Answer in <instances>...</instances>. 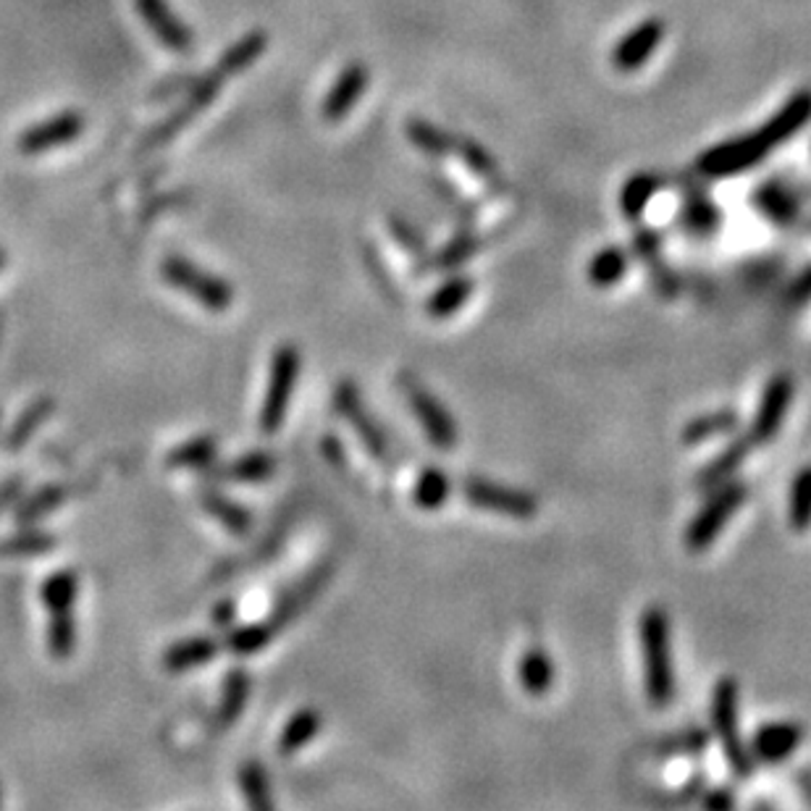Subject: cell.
Here are the masks:
<instances>
[{"label": "cell", "instance_id": "7c38bea8", "mask_svg": "<svg viewBox=\"0 0 811 811\" xmlns=\"http://www.w3.org/2000/svg\"><path fill=\"white\" fill-rule=\"evenodd\" d=\"M137 13L148 24V29L156 34L160 46H166L174 53H189L195 46L192 29L174 13L168 0H135Z\"/></svg>", "mask_w": 811, "mask_h": 811}, {"label": "cell", "instance_id": "d590c367", "mask_svg": "<svg viewBox=\"0 0 811 811\" xmlns=\"http://www.w3.org/2000/svg\"><path fill=\"white\" fill-rule=\"evenodd\" d=\"M274 639H276V631L268 625V620H266V623H258V625L234 627V631L226 635V649L239 656H250V654L263 652V649H266Z\"/></svg>", "mask_w": 811, "mask_h": 811}, {"label": "cell", "instance_id": "bcb514c9", "mask_svg": "<svg viewBox=\"0 0 811 811\" xmlns=\"http://www.w3.org/2000/svg\"><path fill=\"white\" fill-rule=\"evenodd\" d=\"M704 807H709V809H730V807H735V799H733V793L725 791V788H714V791H709L704 795Z\"/></svg>", "mask_w": 811, "mask_h": 811}, {"label": "cell", "instance_id": "277c9868", "mask_svg": "<svg viewBox=\"0 0 811 811\" xmlns=\"http://www.w3.org/2000/svg\"><path fill=\"white\" fill-rule=\"evenodd\" d=\"M303 370V355L295 345H281L270 357V374L266 397L260 405V431L263 434H276L287 421V413L295 399V389Z\"/></svg>", "mask_w": 811, "mask_h": 811}, {"label": "cell", "instance_id": "3957f363", "mask_svg": "<svg viewBox=\"0 0 811 811\" xmlns=\"http://www.w3.org/2000/svg\"><path fill=\"white\" fill-rule=\"evenodd\" d=\"M712 728L722 756L735 780H749L754 774V756L741 735V685L735 678H722L712 693Z\"/></svg>", "mask_w": 811, "mask_h": 811}, {"label": "cell", "instance_id": "5b68a950", "mask_svg": "<svg viewBox=\"0 0 811 811\" xmlns=\"http://www.w3.org/2000/svg\"><path fill=\"white\" fill-rule=\"evenodd\" d=\"M749 496V486L743 481H728V484L718 486L712 496H706V502L701 504V510L693 515V521L685 528L683 544L685 550L691 552H704L718 541L722 528L730 523L738 510L743 507Z\"/></svg>", "mask_w": 811, "mask_h": 811}, {"label": "cell", "instance_id": "4fadbf2b", "mask_svg": "<svg viewBox=\"0 0 811 811\" xmlns=\"http://www.w3.org/2000/svg\"><path fill=\"white\" fill-rule=\"evenodd\" d=\"M85 127L87 121L82 113L63 111L53 116V119L29 127L24 135L19 137V150L24 152V156H38V152L63 148V145L75 142L85 131Z\"/></svg>", "mask_w": 811, "mask_h": 811}, {"label": "cell", "instance_id": "7dc6e473", "mask_svg": "<svg viewBox=\"0 0 811 811\" xmlns=\"http://www.w3.org/2000/svg\"><path fill=\"white\" fill-rule=\"evenodd\" d=\"M791 299L793 303H807V299H811V268L803 270V274L799 276V281L793 284Z\"/></svg>", "mask_w": 811, "mask_h": 811}, {"label": "cell", "instance_id": "d6986e66", "mask_svg": "<svg viewBox=\"0 0 811 811\" xmlns=\"http://www.w3.org/2000/svg\"><path fill=\"white\" fill-rule=\"evenodd\" d=\"M218 649H221V644H218L216 639H210V635H195V639H187V641H177L174 646L166 649L164 654V667L168 672H192L197 667H206L208 662L216 660Z\"/></svg>", "mask_w": 811, "mask_h": 811}, {"label": "cell", "instance_id": "9a60e30c", "mask_svg": "<svg viewBox=\"0 0 811 811\" xmlns=\"http://www.w3.org/2000/svg\"><path fill=\"white\" fill-rule=\"evenodd\" d=\"M224 82H226V77H224L221 71H218V69L210 71L208 77H202L200 82L195 85V90L189 92L187 103L181 106L179 111L171 116V119H168L166 123H160V127H158L156 131H152V135H150V145H160V142H166L168 137H174V135H177L179 129H185L187 123L192 121V116H195L197 111H202V108H208L210 103H214L216 95H218V90H221V85H224Z\"/></svg>", "mask_w": 811, "mask_h": 811}, {"label": "cell", "instance_id": "f35d334b", "mask_svg": "<svg viewBox=\"0 0 811 811\" xmlns=\"http://www.w3.org/2000/svg\"><path fill=\"white\" fill-rule=\"evenodd\" d=\"M56 546V538L46 531H21L17 536H6L0 541V554H42Z\"/></svg>", "mask_w": 811, "mask_h": 811}, {"label": "cell", "instance_id": "f6af8a7d", "mask_svg": "<svg viewBox=\"0 0 811 811\" xmlns=\"http://www.w3.org/2000/svg\"><path fill=\"white\" fill-rule=\"evenodd\" d=\"M392 231L397 234V237L402 239V247H405L407 253H413L415 258H421V255H423V243H421L418 234H413V229H407V226L402 224V221H394L392 224Z\"/></svg>", "mask_w": 811, "mask_h": 811}, {"label": "cell", "instance_id": "ba28073f", "mask_svg": "<svg viewBox=\"0 0 811 811\" xmlns=\"http://www.w3.org/2000/svg\"><path fill=\"white\" fill-rule=\"evenodd\" d=\"M463 494L467 504H473V507L515 517V521H531L538 513V500L531 492L507 484H496V481L488 478H467L463 484Z\"/></svg>", "mask_w": 811, "mask_h": 811}, {"label": "cell", "instance_id": "e0dca14e", "mask_svg": "<svg viewBox=\"0 0 811 811\" xmlns=\"http://www.w3.org/2000/svg\"><path fill=\"white\" fill-rule=\"evenodd\" d=\"M664 34V24L660 19H649L644 24H639L633 29L627 38L620 40V46L612 53V63L620 71H635L639 66H644L652 53L656 50V46L662 42Z\"/></svg>", "mask_w": 811, "mask_h": 811}, {"label": "cell", "instance_id": "f546056e", "mask_svg": "<svg viewBox=\"0 0 811 811\" xmlns=\"http://www.w3.org/2000/svg\"><path fill=\"white\" fill-rule=\"evenodd\" d=\"M56 411V399L53 397H40L34 399L32 405L27 407L24 413L19 415L17 423H13L9 436H6V447L9 449H21L24 444L32 438V434H38V428L46 423L50 415Z\"/></svg>", "mask_w": 811, "mask_h": 811}, {"label": "cell", "instance_id": "ab89813d", "mask_svg": "<svg viewBox=\"0 0 811 811\" xmlns=\"http://www.w3.org/2000/svg\"><path fill=\"white\" fill-rule=\"evenodd\" d=\"M656 187L660 185H656V179H652V177H635L627 181L623 195H620V208H623V214L631 218H639L641 214H644V208L649 206V200H652Z\"/></svg>", "mask_w": 811, "mask_h": 811}, {"label": "cell", "instance_id": "4dcf8cb0", "mask_svg": "<svg viewBox=\"0 0 811 811\" xmlns=\"http://www.w3.org/2000/svg\"><path fill=\"white\" fill-rule=\"evenodd\" d=\"M77 594H79V581L71 570H58V573L48 575V581L42 583V589H40L42 604H46L48 615L50 612L75 610Z\"/></svg>", "mask_w": 811, "mask_h": 811}, {"label": "cell", "instance_id": "f5cc1de1", "mask_svg": "<svg viewBox=\"0 0 811 811\" xmlns=\"http://www.w3.org/2000/svg\"><path fill=\"white\" fill-rule=\"evenodd\" d=\"M0 803H3V791H0Z\"/></svg>", "mask_w": 811, "mask_h": 811}, {"label": "cell", "instance_id": "f1b7e54d", "mask_svg": "<svg viewBox=\"0 0 811 811\" xmlns=\"http://www.w3.org/2000/svg\"><path fill=\"white\" fill-rule=\"evenodd\" d=\"M473 295V281L467 276H452L449 281H444L434 295L428 297L426 303V313L431 318H449L463 308V305L471 299Z\"/></svg>", "mask_w": 811, "mask_h": 811}, {"label": "cell", "instance_id": "ac0fdd59", "mask_svg": "<svg viewBox=\"0 0 811 811\" xmlns=\"http://www.w3.org/2000/svg\"><path fill=\"white\" fill-rule=\"evenodd\" d=\"M751 447H754V444H751L749 436L733 438L718 457L709 459V463L696 473V488L709 494L718 486L728 484V481H733L735 473L741 471V465L746 463V457L751 455Z\"/></svg>", "mask_w": 811, "mask_h": 811}, {"label": "cell", "instance_id": "d6a6232c", "mask_svg": "<svg viewBox=\"0 0 811 811\" xmlns=\"http://www.w3.org/2000/svg\"><path fill=\"white\" fill-rule=\"evenodd\" d=\"M788 523L793 531H807L811 525V465L795 473L788 496Z\"/></svg>", "mask_w": 811, "mask_h": 811}, {"label": "cell", "instance_id": "52a82bcc", "mask_svg": "<svg viewBox=\"0 0 811 811\" xmlns=\"http://www.w3.org/2000/svg\"><path fill=\"white\" fill-rule=\"evenodd\" d=\"M399 386L428 442L438 449L455 447V444L459 442V431H457L455 418H452V413L444 407V402L438 399L426 384L418 382V378L411 374L399 376Z\"/></svg>", "mask_w": 811, "mask_h": 811}, {"label": "cell", "instance_id": "cb8c5ba5", "mask_svg": "<svg viewBox=\"0 0 811 811\" xmlns=\"http://www.w3.org/2000/svg\"><path fill=\"white\" fill-rule=\"evenodd\" d=\"M738 426H741V418H738L735 411H728V407L725 411L699 415V418H693L683 426V444H704L709 438L730 436L735 434Z\"/></svg>", "mask_w": 811, "mask_h": 811}, {"label": "cell", "instance_id": "d4e9b609", "mask_svg": "<svg viewBox=\"0 0 811 811\" xmlns=\"http://www.w3.org/2000/svg\"><path fill=\"white\" fill-rule=\"evenodd\" d=\"M218 455V438L216 436H195L189 442L179 444L168 452L166 465L174 471H200V467L214 465Z\"/></svg>", "mask_w": 811, "mask_h": 811}, {"label": "cell", "instance_id": "60d3db41", "mask_svg": "<svg viewBox=\"0 0 811 811\" xmlns=\"http://www.w3.org/2000/svg\"><path fill=\"white\" fill-rule=\"evenodd\" d=\"M709 743V733L701 728H691L683 730V733L664 738L660 743V754L662 756H689V754H701Z\"/></svg>", "mask_w": 811, "mask_h": 811}, {"label": "cell", "instance_id": "e575fe53", "mask_svg": "<svg viewBox=\"0 0 811 811\" xmlns=\"http://www.w3.org/2000/svg\"><path fill=\"white\" fill-rule=\"evenodd\" d=\"M627 274V258L617 247H606V250L596 253L589 266V281L596 284L599 289L615 287V284Z\"/></svg>", "mask_w": 811, "mask_h": 811}, {"label": "cell", "instance_id": "44dd1931", "mask_svg": "<svg viewBox=\"0 0 811 811\" xmlns=\"http://www.w3.org/2000/svg\"><path fill=\"white\" fill-rule=\"evenodd\" d=\"M276 473V457L270 452H250L231 459L229 465L218 467L216 478L229 481V484H260Z\"/></svg>", "mask_w": 811, "mask_h": 811}, {"label": "cell", "instance_id": "816d5d0a", "mask_svg": "<svg viewBox=\"0 0 811 811\" xmlns=\"http://www.w3.org/2000/svg\"><path fill=\"white\" fill-rule=\"evenodd\" d=\"M3 260H6V255H3V250H0V268H3Z\"/></svg>", "mask_w": 811, "mask_h": 811}, {"label": "cell", "instance_id": "c3c4849f", "mask_svg": "<svg viewBox=\"0 0 811 811\" xmlns=\"http://www.w3.org/2000/svg\"><path fill=\"white\" fill-rule=\"evenodd\" d=\"M19 496H21V481H9L6 486H0V513H3L6 507H11Z\"/></svg>", "mask_w": 811, "mask_h": 811}, {"label": "cell", "instance_id": "ee69618b", "mask_svg": "<svg viewBox=\"0 0 811 811\" xmlns=\"http://www.w3.org/2000/svg\"><path fill=\"white\" fill-rule=\"evenodd\" d=\"M476 247H478L476 239H467V237H459V239H455V243H452V245L447 247V250L442 253V263H444V268H449V266H459V263H463L465 258H471V255L476 253Z\"/></svg>", "mask_w": 811, "mask_h": 811}, {"label": "cell", "instance_id": "7402d4cb", "mask_svg": "<svg viewBox=\"0 0 811 811\" xmlns=\"http://www.w3.org/2000/svg\"><path fill=\"white\" fill-rule=\"evenodd\" d=\"M452 494V481L447 471L438 465L423 467L418 481L413 486V502L415 507L426 510V513H434V510H442L447 504Z\"/></svg>", "mask_w": 811, "mask_h": 811}, {"label": "cell", "instance_id": "2e32d148", "mask_svg": "<svg viewBox=\"0 0 811 811\" xmlns=\"http://www.w3.org/2000/svg\"><path fill=\"white\" fill-rule=\"evenodd\" d=\"M365 87H368V69H365L363 63L347 66V69L342 71L339 79H336L334 87L326 95L324 108H320L324 119L332 121V123L345 119V116L357 106V100L363 98Z\"/></svg>", "mask_w": 811, "mask_h": 811}, {"label": "cell", "instance_id": "1f68e13d", "mask_svg": "<svg viewBox=\"0 0 811 811\" xmlns=\"http://www.w3.org/2000/svg\"><path fill=\"white\" fill-rule=\"evenodd\" d=\"M239 791H243L245 801L250 803L255 811L274 809L268 772L263 770V764L255 762V759H250V762H243V767H239Z\"/></svg>", "mask_w": 811, "mask_h": 811}, {"label": "cell", "instance_id": "603a6c76", "mask_svg": "<svg viewBox=\"0 0 811 811\" xmlns=\"http://www.w3.org/2000/svg\"><path fill=\"white\" fill-rule=\"evenodd\" d=\"M517 675H521L523 691L528 693V696H546L554 685L552 656L546 654L544 649H528V652L523 654Z\"/></svg>", "mask_w": 811, "mask_h": 811}, {"label": "cell", "instance_id": "7bdbcfd3", "mask_svg": "<svg viewBox=\"0 0 811 811\" xmlns=\"http://www.w3.org/2000/svg\"><path fill=\"white\" fill-rule=\"evenodd\" d=\"M407 135H411V140L418 145V148L428 152H444V148H447V145L442 142L444 137L426 121H413L411 127H407Z\"/></svg>", "mask_w": 811, "mask_h": 811}, {"label": "cell", "instance_id": "8d00e7d4", "mask_svg": "<svg viewBox=\"0 0 811 811\" xmlns=\"http://www.w3.org/2000/svg\"><path fill=\"white\" fill-rule=\"evenodd\" d=\"M77 646V623L75 612H50L48 623V649L56 660H66L71 656Z\"/></svg>", "mask_w": 811, "mask_h": 811}, {"label": "cell", "instance_id": "30bf717a", "mask_svg": "<svg viewBox=\"0 0 811 811\" xmlns=\"http://www.w3.org/2000/svg\"><path fill=\"white\" fill-rule=\"evenodd\" d=\"M793 394H795V384L788 374H778L767 382L762 399H759L754 423H751V428H749V438L754 447L756 444H770L772 438L780 434V428H783V423H785L788 407H791V402H793Z\"/></svg>", "mask_w": 811, "mask_h": 811}, {"label": "cell", "instance_id": "484cf974", "mask_svg": "<svg viewBox=\"0 0 811 811\" xmlns=\"http://www.w3.org/2000/svg\"><path fill=\"white\" fill-rule=\"evenodd\" d=\"M266 48H268L266 32L255 29V32H247L245 38H239L229 50H226L216 69L221 71L226 79H229L234 75H239V71H245L247 66H253L255 61H258Z\"/></svg>", "mask_w": 811, "mask_h": 811}, {"label": "cell", "instance_id": "83f0119b", "mask_svg": "<svg viewBox=\"0 0 811 811\" xmlns=\"http://www.w3.org/2000/svg\"><path fill=\"white\" fill-rule=\"evenodd\" d=\"M253 693V681L245 670H231L229 675L224 678V693H221V706H218V722L221 725H231L243 718L247 701H250Z\"/></svg>", "mask_w": 811, "mask_h": 811}, {"label": "cell", "instance_id": "9c48e42d", "mask_svg": "<svg viewBox=\"0 0 811 811\" xmlns=\"http://www.w3.org/2000/svg\"><path fill=\"white\" fill-rule=\"evenodd\" d=\"M334 407L336 413L355 428V434L360 438L363 447L368 449V455L378 459V463H386V457H389V442H386L384 428L378 426V421L370 415L360 389H357L353 382H342L336 386Z\"/></svg>", "mask_w": 811, "mask_h": 811}, {"label": "cell", "instance_id": "8992f818", "mask_svg": "<svg viewBox=\"0 0 811 811\" xmlns=\"http://www.w3.org/2000/svg\"><path fill=\"white\" fill-rule=\"evenodd\" d=\"M160 276L171 284L174 289L185 291L200 303L202 308L210 313H226L234 303V287L221 276L210 274V270H202L195 266L192 260L179 258V255H171L160 263Z\"/></svg>", "mask_w": 811, "mask_h": 811}, {"label": "cell", "instance_id": "74e56055", "mask_svg": "<svg viewBox=\"0 0 811 811\" xmlns=\"http://www.w3.org/2000/svg\"><path fill=\"white\" fill-rule=\"evenodd\" d=\"M754 206L762 210L767 218H772V221L778 224H788L795 218V200L778 185L759 189L754 197Z\"/></svg>", "mask_w": 811, "mask_h": 811}, {"label": "cell", "instance_id": "681fc988", "mask_svg": "<svg viewBox=\"0 0 811 811\" xmlns=\"http://www.w3.org/2000/svg\"><path fill=\"white\" fill-rule=\"evenodd\" d=\"M324 452H326V457L332 459V463H336V465L345 463V447H342V442L336 436H326L324 438Z\"/></svg>", "mask_w": 811, "mask_h": 811}, {"label": "cell", "instance_id": "6da1fadb", "mask_svg": "<svg viewBox=\"0 0 811 811\" xmlns=\"http://www.w3.org/2000/svg\"><path fill=\"white\" fill-rule=\"evenodd\" d=\"M811 121V90L795 92L788 103L772 116L764 127H759L754 135L741 137L735 142L718 145V148L706 150L699 158V168L706 177H733V174L746 171L762 164L772 150H778L785 140L807 127Z\"/></svg>", "mask_w": 811, "mask_h": 811}, {"label": "cell", "instance_id": "8fae6325", "mask_svg": "<svg viewBox=\"0 0 811 811\" xmlns=\"http://www.w3.org/2000/svg\"><path fill=\"white\" fill-rule=\"evenodd\" d=\"M332 578H334V562H320V565L313 567L310 573L299 583H295V586L289 589V594H284L281 602L274 606V612H270L268 617V625L274 627L276 633H281L284 627L291 625V620L303 615V612L316 602V596L328 586V581Z\"/></svg>", "mask_w": 811, "mask_h": 811}, {"label": "cell", "instance_id": "4316f807", "mask_svg": "<svg viewBox=\"0 0 811 811\" xmlns=\"http://www.w3.org/2000/svg\"><path fill=\"white\" fill-rule=\"evenodd\" d=\"M200 504L210 517H216V521L221 523L226 531L237 533V536H245V533L253 528L250 510H245L243 504L231 502L229 496H224L218 492H206L200 496Z\"/></svg>", "mask_w": 811, "mask_h": 811}, {"label": "cell", "instance_id": "836d02e7", "mask_svg": "<svg viewBox=\"0 0 811 811\" xmlns=\"http://www.w3.org/2000/svg\"><path fill=\"white\" fill-rule=\"evenodd\" d=\"M69 494H71L69 486H63V484L42 486L38 494L21 500V504L17 507V521L19 523H32L42 515L53 513V510H58L66 500H69Z\"/></svg>", "mask_w": 811, "mask_h": 811}, {"label": "cell", "instance_id": "5bb4252c", "mask_svg": "<svg viewBox=\"0 0 811 811\" xmlns=\"http://www.w3.org/2000/svg\"><path fill=\"white\" fill-rule=\"evenodd\" d=\"M803 741V728L799 722H767L751 738V756L759 764H778L799 749Z\"/></svg>", "mask_w": 811, "mask_h": 811}, {"label": "cell", "instance_id": "7a4b0ae2", "mask_svg": "<svg viewBox=\"0 0 811 811\" xmlns=\"http://www.w3.org/2000/svg\"><path fill=\"white\" fill-rule=\"evenodd\" d=\"M639 646L644 662V691L654 709H667L675 701L678 678L672 656V627L662 606H646L639 620Z\"/></svg>", "mask_w": 811, "mask_h": 811}, {"label": "cell", "instance_id": "f907efd6", "mask_svg": "<svg viewBox=\"0 0 811 811\" xmlns=\"http://www.w3.org/2000/svg\"><path fill=\"white\" fill-rule=\"evenodd\" d=\"M234 612H237V604H234L231 599H229V602H224V604L218 606V610L214 612L216 623H218V625H229L231 620H234Z\"/></svg>", "mask_w": 811, "mask_h": 811}, {"label": "cell", "instance_id": "ffe728a7", "mask_svg": "<svg viewBox=\"0 0 811 811\" xmlns=\"http://www.w3.org/2000/svg\"><path fill=\"white\" fill-rule=\"evenodd\" d=\"M320 728H324V718H320L318 709H299L289 718L287 725H284L281 735H279V754L281 756H291L297 751H303L308 746L310 741H316Z\"/></svg>", "mask_w": 811, "mask_h": 811}, {"label": "cell", "instance_id": "b9f144b4", "mask_svg": "<svg viewBox=\"0 0 811 811\" xmlns=\"http://www.w3.org/2000/svg\"><path fill=\"white\" fill-rule=\"evenodd\" d=\"M683 226L696 237H706V234L718 231L720 226V210L706 200H693L685 206Z\"/></svg>", "mask_w": 811, "mask_h": 811}]
</instances>
